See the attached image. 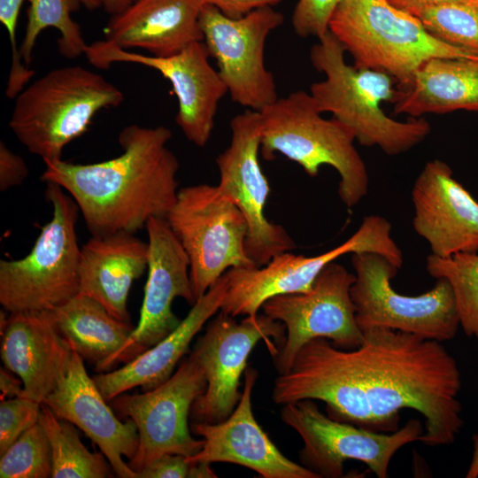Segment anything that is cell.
Masks as SVG:
<instances>
[{"instance_id":"1","label":"cell","mask_w":478,"mask_h":478,"mask_svg":"<svg viewBox=\"0 0 478 478\" xmlns=\"http://www.w3.org/2000/svg\"><path fill=\"white\" fill-rule=\"evenodd\" d=\"M460 389L457 362L441 342L372 328L352 350L323 337L306 343L274 381L272 399L320 400L329 417L382 433L397 431L399 412L413 409L426 419L419 441L435 447L451 444L461 430Z\"/></svg>"},{"instance_id":"2","label":"cell","mask_w":478,"mask_h":478,"mask_svg":"<svg viewBox=\"0 0 478 478\" xmlns=\"http://www.w3.org/2000/svg\"><path fill=\"white\" fill-rule=\"evenodd\" d=\"M171 138L164 126L128 125L119 135L120 156L90 164L43 161L41 179L72 197L92 235L135 234L175 204L180 165L167 147Z\"/></svg>"},{"instance_id":"3","label":"cell","mask_w":478,"mask_h":478,"mask_svg":"<svg viewBox=\"0 0 478 478\" xmlns=\"http://www.w3.org/2000/svg\"><path fill=\"white\" fill-rule=\"evenodd\" d=\"M318 40L310 60L325 79L313 82L309 93L322 113H331L351 129L361 145L376 146L390 156L405 153L426 139L431 126L424 118L399 121L384 112L382 104L391 103L396 90L391 76L348 65L344 49L329 31Z\"/></svg>"},{"instance_id":"4","label":"cell","mask_w":478,"mask_h":478,"mask_svg":"<svg viewBox=\"0 0 478 478\" xmlns=\"http://www.w3.org/2000/svg\"><path fill=\"white\" fill-rule=\"evenodd\" d=\"M260 113V152L266 160L276 153L298 164L310 177L323 165L340 176L338 195L348 208L367 194L369 176L357 150L354 133L338 120L321 116L312 95L297 90L278 99Z\"/></svg>"},{"instance_id":"5","label":"cell","mask_w":478,"mask_h":478,"mask_svg":"<svg viewBox=\"0 0 478 478\" xmlns=\"http://www.w3.org/2000/svg\"><path fill=\"white\" fill-rule=\"evenodd\" d=\"M123 100L122 91L99 73L81 66L58 67L18 94L9 127L32 154L58 160L99 111Z\"/></svg>"},{"instance_id":"6","label":"cell","mask_w":478,"mask_h":478,"mask_svg":"<svg viewBox=\"0 0 478 478\" xmlns=\"http://www.w3.org/2000/svg\"><path fill=\"white\" fill-rule=\"evenodd\" d=\"M328 31L353 58L354 66L386 73L397 84L432 58L478 57L436 38L416 17L387 0H343Z\"/></svg>"},{"instance_id":"7","label":"cell","mask_w":478,"mask_h":478,"mask_svg":"<svg viewBox=\"0 0 478 478\" xmlns=\"http://www.w3.org/2000/svg\"><path fill=\"white\" fill-rule=\"evenodd\" d=\"M45 197L51 219L30 252L0 261V304L9 312H50L79 293L78 205L53 182H46Z\"/></svg>"},{"instance_id":"8","label":"cell","mask_w":478,"mask_h":478,"mask_svg":"<svg viewBox=\"0 0 478 478\" xmlns=\"http://www.w3.org/2000/svg\"><path fill=\"white\" fill-rule=\"evenodd\" d=\"M166 219L189 257L196 301L227 270L256 266L245 251L247 221L218 186L179 189Z\"/></svg>"},{"instance_id":"9","label":"cell","mask_w":478,"mask_h":478,"mask_svg":"<svg viewBox=\"0 0 478 478\" xmlns=\"http://www.w3.org/2000/svg\"><path fill=\"white\" fill-rule=\"evenodd\" d=\"M355 281L351 297L355 317L363 330L385 328L438 342L451 340L459 325L450 283L436 279L435 286L418 296L397 293L391 286L398 267L385 257L362 252L351 254Z\"/></svg>"},{"instance_id":"10","label":"cell","mask_w":478,"mask_h":478,"mask_svg":"<svg viewBox=\"0 0 478 478\" xmlns=\"http://www.w3.org/2000/svg\"><path fill=\"white\" fill-rule=\"evenodd\" d=\"M391 230L384 217L369 215L345 242L322 254L305 257L285 251L263 266L231 268L225 273L227 289L220 311L232 317L256 315L272 297L308 291L328 264L346 254L373 252L392 259L398 246Z\"/></svg>"},{"instance_id":"11","label":"cell","mask_w":478,"mask_h":478,"mask_svg":"<svg viewBox=\"0 0 478 478\" xmlns=\"http://www.w3.org/2000/svg\"><path fill=\"white\" fill-rule=\"evenodd\" d=\"M354 281L355 274L334 261L320 271L308 291L277 295L263 304L264 314L285 327V337L274 357L279 374L289 370L299 350L314 338H326L344 350L360 345L363 331L351 297Z\"/></svg>"},{"instance_id":"12","label":"cell","mask_w":478,"mask_h":478,"mask_svg":"<svg viewBox=\"0 0 478 478\" xmlns=\"http://www.w3.org/2000/svg\"><path fill=\"white\" fill-rule=\"evenodd\" d=\"M281 419L302 438L300 460L319 478L344 476L343 465L350 459L365 463L378 478H386L397 451L419 441L424 432L416 419L392 433L372 431L326 416L312 399L283 405Z\"/></svg>"},{"instance_id":"13","label":"cell","mask_w":478,"mask_h":478,"mask_svg":"<svg viewBox=\"0 0 478 478\" xmlns=\"http://www.w3.org/2000/svg\"><path fill=\"white\" fill-rule=\"evenodd\" d=\"M283 21V14L272 6L237 19L210 4L202 8L203 42L232 101L245 109L261 112L278 99L274 74L265 64V47L269 35Z\"/></svg>"},{"instance_id":"14","label":"cell","mask_w":478,"mask_h":478,"mask_svg":"<svg viewBox=\"0 0 478 478\" xmlns=\"http://www.w3.org/2000/svg\"><path fill=\"white\" fill-rule=\"evenodd\" d=\"M206 384L202 366L190 353L158 387L140 394L122 393L110 401L119 415L137 428L138 447L127 463L136 474L164 454L189 457L202 449L204 441L191 436L188 420Z\"/></svg>"},{"instance_id":"15","label":"cell","mask_w":478,"mask_h":478,"mask_svg":"<svg viewBox=\"0 0 478 478\" xmlns=\"http://www.w3.org/2000/svg\"><path fill=\"white\" fill-rule=\"evenodd\" d=\"M284 337V325L264 313L245 316L238 323L235 317L220 311L191 352L207 382L204 392L191 407L192 419L218 423L228 418L241 398L240 378L255 345L264 341L274 357L277 343L281 344Z\"/></svg>"},{"instance_id":"16","label":"cell","mask_w":478,"mask_h":478,"mask_svg":"<svg viewBox=\"0 0 478 478\" xmlns=\"http://www.w3.org/2000/svg\"><path fill=\"white\" fill-rule=\"evenodd\" d=\"M228 146L218 155L220 192L241 211L248 224L245 251L256 266L296 248L294 240L281 226L269 221L265 206L270 192L259 163L260 113L245 109L230 121Z\"/></svg>"},{"instance_id":"17","label":"cell","mask_w":478,"mask_h":478,"mask_svg":"<svg viewBox=\"0 0 478 478\" xmlns=\"http://www.w3.org/2000/svg\"><path fill=\"white\" fill-rule=\"evenodd\" d=\"M85 56L99 69L114 63H133L157 70L172 85L178 100L175 120L187 140L197 147L209 142L219 104L228 91L218 70L211 66L203 42L174 55L155 57L129 52L104 39L88 45Z\"/></svg>"},{"instance_id":"18","label":"cell","mask_w":478,"mask_h":478,"mask_svg":"<svg viewBox=\"0 0 478 478\" xmlns=\"http://www.w3.org/2000/svg\"><path fill=\"white\" fill-rule=\"evenodd\" d=\"M148 235V278L140 319L125 344L113 356L95 366L108 372L119 363H127L171 334L181 323L172 304L181 297L193 305L189 259L166 218H151Z\"/></svg>"},{"instance_id":"19","label":"cell","mask_w":478,"mask_h":478,"mask_svg":"<svg viewBox=\"0 0 478 478\" xmlns=\"http://www.w3.org/2000/svg\"><path fill=\"white\" fill-rule=\"evenodd\" d=\"M244 375L241 398L228 418L218 423L191 424V431L204 443L198 452L186 457L188 462L237 464L264 478H319L312 470L285 457L257 422L251 396L258 374L254 368L247 367Z\"/></svg>"},{"instance_id":"20","label":"cell","mask_w":478,"mask_h":478,"mask_svg":"<svg viewBox=\"0 0 478 478\" xmlns=\"http://www.w3.org/2000/svg\"><path fill=\"white\" fill-rule=\"evenodd\" d=\"M412 201L413 228L431 253L445 258L478 252V202L440 159L426 163L416 178Z\"/></svg>"},{"instance_id":"21","label":"cell","mask_w":478,"mask_h":478,"mask_svg":"<svg viewBox=\"0 0 478 478\" xmlns=\"http://www.w3.org/2000/svg\"><path fill=\"white\" fill-rule=\"evenodd\" d=\"M87 374L83 358L75 351L64 375L43 400L51 412L82 430L96 443L121 478H137L123 460L136 452L139 437L135 422L120 420Z\"/></svg>"},{"instance_id":"22","label":"cell","mask_w":478,"mask_h":478,"mask_svg":"<svg viewBox=\"0 0 478 478\" xmlns=\"http://www.w3.org/2000/svg\"><path fill=\"white\" fill-rule=\"evenodd\" d=\"M0 355L4 366L19 377L23 397L40 404L64 375L73 350L55 327L50 312H1Z\"/></svg>"},{"instance_id":"23","label":"cell","mask_w":478,"mask_h":478,"mask_svg":"<svg viewBox=\"0 0 478 478\" xmlns=\"http://www.w3.org/2000/svg\"><path fill=\"white\" fill-rule=\"evenodd\" d=\"M204 5L203 0H134L112 15L104 28L105 40L155 57L174 55L203 42L199 18Z\"/></svg>"},{"instance_id":"24","label":"cell","mask_w":478,"mask_h":478,"mask_svg":"<svg viewBox=\"0 0 478 478\" xmlns=\"http://www.w3.org/2000/svg\"><path fill=\"white\" fill-rule=\"evenodd\" d=\"M227 289L224 274L192 305L187 316L166 337L119 369L95 375L93 380L107 402L135 387L152 389L173 374L195 335L220 312Z\"/></svg>"},{"instance_id":"25","label":"cell","mask_w":478,"mask_h":478,"mask_svg":"<svg viewBox=\"0 0 478 478\" xmlns=\"http://www.w3.org/2000/svg\"><path fill=\"white\" fill-rule=\"evenodd\" d=\"M149 246L131 233L92 235L81 248L79 294L130 322L127 303L135 280L148 267Z\"/></svg>"},{"instance_id":"26","label":"cell","mask_w":478,"mask_h":478,"mask_svg":"<svg viewBox=\"0 0 478 478\" xmlns=\"http://www.w3.org/2000/svg\"><path fill=\"white\" fill-rule=\"evenodd\" d=\"M391 104L395 114L410 118L478 112V57L427 60L406 81L397 84Z\"/></svg>"},{"instance_id":"27","label":"cell","mask_w":478,"mask_h":478,"mask_svg":"<svg viewBox=\"0 0 478 478\" xmlns=\"http://www.w3.org/2000/svg\"><path fill=\"white\" fill-rule=\"evenodd\" d=\"M50 314L72 350L95 366L118 352L135 328L130 322L112 317L95 299L79 293Z\"/></svg>"},{"instance_id":"28","label":"cell","mask_w":478,"mask_h":478,"mask_svg":"<svg viewBox=\"0 0 478 478\" xmlns=\"http://www.w3.org/2000/svg\"><path fill=\"white\" fill-rule=\"evenodd\" d=\"M38 422L51 449L53 478H105L112 476L102 454L89 451L72 423L58 418L44 404Z\"/></svg>"},{"instance_id":"29","label":"cell","mask_w":478,"mask_h":478,"mask_svg":"<svg viewBox=\"0 0 478 478\" xmlns=\"http://www.w3.org/2000/svg\"><path fill=\"white\" fill-rule=\"evenodd\" d=\"M27 23L19 47L24 64L29 66L35 42L42 31L55 27L60 33L58 39L59 53L67 58H75L85 53V42L80 25L72 19L71 13L79 9L78 0H29Z\"/></svg>"},{"instance_id":"30","label":"cell","mask_w":478,"mask_h":478,"mask_svg":"<svg viewBox=\"0 0 478 478\" xmlns=\"http://www.w3.org/2000/svg\"><path fill=\"white\" fill-rule=\"evenodd\" d=\"M426 269L430 276L451 285L466 335L478 340V253L459 252L441 258L429 254Z\"/></svg>"},{"instance_id":"31","label":"cell","mask_w":478,"mask_h":478,"mask_svg":"<svg viewBox=\"0 0 478 478\" xmlns=\"http://www.w3.org/2000/svg\"><path fill=\"white\" fill-rule=\"evenodd\" d=\"M410 14L436 38L478 54V0L422 7Z\"/></svg>"},{"instance_id":"32","label":"cell","mask_w":478,"mask_h":478,"mask_svg":"<svg viewBox=\"0 0 478 478\" xmlns=\"http://www.w3.org/2000/svg\"><path fill=\"white\" fill-rule=\"evenodd\" d=\"M0 457L1 478L51 477V449L39 422L27 429Z\"/></svg>"},{"instance_id":"33","label":"cell","mask_w":478,"mask_h":478,"mask_svg":"<svg viewBox=\"0 0 478 478\" xmlns=\"http://www.w3.org/2000/svg\"><path fill=\"white\" fill-rule=\"evenodd\" d=\"M41 405L26 397L1 400L0 455L27 429L38 422Z\"/></svg>"},{"instance_id":"34","label":"cell","mask_w":478,"mask_h":478,"mask_svg":"<svg viewBox=\"0 0 478 478\" xmlns=\"http://www.w3.org/2000/svg\"><path fill=\"white\" fill-rule=\"evenodd\" d=\"M342 1L298 0L291 19L294 32L304 38H321L328 32L330 19Z\"/></svg>"},{"instance_id":"35","label":"cell","mask_w":478,"mask_h":478,"mask_svg":"<svg viewBox=\"0 0 478 478\" xmlns=\"http://www.w3.org/2000/svg\"><path fill=\"white\" fill-rule=\"evenodd\" d=\"M191 464L185 456L164 454L137 473V478H185L189 477Z\"/></svg>"},{"instance_id":"36","label":"cell","mask_w":478,"mask_h":478,"mask_svg":"<svg viewBox=\"0 0 478 478\" xmlns=\"http://www.w3.org/2000/svg\"><path fill=\"white\" fill-rule=\"evenodd\" d=\"M28 175L23 158L12 151L4 142L0 143V190L5 191L21 184Z\"/></svg>"},{"instance_id":"37","label":"cell","mask_w":478,"mask_h":478,"mask_svg":"<svg viewBox=\"0 0 478 478\" xmlns=\"http://www.w3.org/2000/svg\"><path fill=\"white\" fill-rule=\"evenodd\" d=\"M203 2L204 4L214 6L227 17L237 19L258 8L274 7L281 0H203Z\"/></svg>"},{"instance_id":"38","label":"cell","mask_w":478,"mask_h":478,"mask_svg":"<svg viewBox=\"0 0 478 478\" xmlns=\"http://www.w3.org/2000/svg\"><path fill=\"white\" fill-rule=\"evenodd\" d=\"M21 381V380H20ZM16 377L6 372L3 368L0 370V389L2 392V399L5 397L13 398L23 397L24 388L22 382H20Z\"/></svg>"},{"instance_id":"39","label":"cell","mask_w":478,"mask_h":478,"mask_svg":"<svg viewBox=\"0 0 478 478\" xmlns=\"http://www.w3.org/2000/svg\"><path fill=\"white\" fill-rule=\"evenodd\" d=\"M392 5L403 10L408 13L412 11L436 4H441L448 2L460 1V0H387Z\"/></svg>"},{"instance_id":"40","label":"cell","mask_w":478,"mask_h":478,"mask_svg":"<svg viewBox=\"0 0 478 478\" xmlns=\"http://www.w3.org/2000/svg\"><path fill=\"white\" fill-rule=\"evenodd\" d=\"M190 464V463H189ZM216 474L207 462H198L191 464L189 478H215Z\"/></svg>"},{"instance_id":"41","label":"cell","mask_w":478,"mask_h":478,"mask_svg":"<svg viewBox=\"0 0 478 478\" xmlns=\"http://www.w3.org/2000/svg\"><path fill=\"white\" fill-rule=\"evenodd\" d=\"M133 1L134 0H104L103 7L107 13L114 15L123 12L133 3Z\"/></svg>"},{"instance_id":"42","label":"cell","mask_w":478,"mask_h":478,"mask_svg":"<svg viewBox=\"0 0 478 478\" xmlns=\"http://www.w3.org/2000/svg\"><path fill=\"white\" fill-rule=\"evenodd\" d=\"M474 451L471 459V462L466 472L467 478L478 477V435L474 436Z\"/></svg>"},{"instance_id":"43","label":"cell","mask_w":478,"mask_h":478,"mask_svg":"<svg viewBox=\"0 0 478 478\" xmlns=\"http://www.w3.org/2000/svg\"><path fill=\"white\" fill-rule=\"evenodd\" d=\"M81 5L89 11H94L104 5V0H78Z\"/></svg>"}]
</instances>
